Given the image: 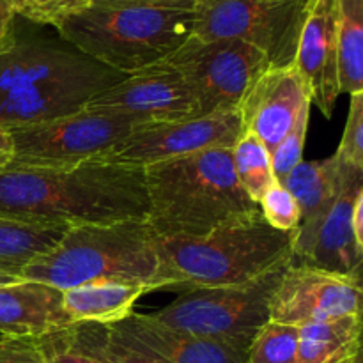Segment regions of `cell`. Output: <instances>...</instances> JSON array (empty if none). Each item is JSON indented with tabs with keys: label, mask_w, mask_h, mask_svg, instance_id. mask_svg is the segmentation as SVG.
<instances>
[{
	"label": "cell",
	"mask_w": 363,
	"mask_h": 363,
	"mask_svg": "<svg viewBox=\"0 0 363 363\" xmlns=\"http://www.w3.org/2000/svg\"><path fill=\"white\" fill-rule=\"evenodd\" d=\"M245 133L240 112L197 116L174 123L142 126L103 160L145 169L155 163L181 158L206 149L227 147Z\"/></svg>",
	"instance_id": "obj_11"
},
{
	"label": "cell",
	"mask_w": 363,
	"mask_h": 363,
	"mask_svg": "<svg viewBox=\"0 0 363 363\" xmlns=\"http://www.w3.org/2000/svg\"><path fill=\"white\" fill-rule=\"evenodd\" d=\"M147 220L155 238H201L259 211L238 183L230 149L215 147L144 169Z\"/></svg>",
	"instance_id": "obj_4"
},
{
	"label": "cell",
	"mask_w": 363,
	"mask_h": 363,
	"mask_svg": "<svg viewBox=\"0 0 363 363\" xmlns=\"http://www.w3.org/2000/svg\"><path fill=\"white\" fill-rule=\"evenodd\" d=\"M156 266L155 234L147 220L135 218L69 227L53 247L32 259L20 277L60 291L98 282L147 287Z\"/></svg>",
	"instance_id": "obj_5"
},
{
	"label": "cell",
	"mask_w": 363,
	"mask_h": 363,
	"mask_svg": "<svg viewBox=\"0 0 363 363\" xmlns=\"http://www.w3.org/2000/svg\"><path fill=\"white\" fill-rule=\"evenodd\" d=\"M362 354V314L298 328L296 363H351Z\"/></svg>",
	"instance_id": "obj_22"
},
{
	"label": "cell",
	"mask_w": 363,
	"mask_h": 363,
	"mask_svg": "<svg viewBox=\"0 0 363 363\" xmlns=\"http://www.w3.org/2000/svg\"><path fill=\"white\" fill-rule=\"evenodd\" d=\"M293 67L311 92L312 103L332 117L340 96L337 60V0H312L305 18Z\"/></svg>",
	"instance_id": "obj_15"
},
{
	"label": "cell",
	"mask_w": 363,
	"mask_h": 363,
	"mask_svg": "<svg viewBox=\"0 0 363 363\" xmlns=\"http://www.w3.org/2000/svg\"><path fill=\"white\" fill-rule=\"evenodd\" d=\"M69 325L57 287L25 279L0 287V337H41Z\"/></svg>",
	"instance_id": "obj_18"
},
{
	"label": "cell",
	"mask_w": 363,
	"mask_h": 363,
	"mask_svg": "<svg viewBox=\"0 0 363 363\" xmlns=\"http://www.w3.org/2000/svg\"><path fill=\"white\" fill-rule=\"evenodd\" d=\"M312 0H199L194 35L238 39L257 48L272 67L293 66Z\"/></svg>",
	"instance_id": "obj_8"
},
{
	"label": "cell",
	"mask_w": 363,
	"mask_h": 363,
	"mask_svg": "<svg viewBox=\"0 0 363 363\" xmlns=\"http://www.w3.org/2000/svg\"><path fill=\"white\" fill-rule=\"evenodd\" d=\"M195 18L197 0H92L57 30L74 50L130 77L179 50Z\"/></svg>",
	"instance_id": "obj_3"
},
{
	"label": "cell",
	"mask_w": 363,
	"mask_h": 363,
	"mask_svg": "<svg viewBox=\"0 0 363 363\" xmlns=\"http://www.w3.org/2000/svg\"><path fill=\"white\" fill-rule=\"evenodd\" d=\"M351 223H353V230L357 240L363 243V194H360L354 201L353 215H351Z\"/></svg>",
	"instance_id": "obj_36"
},
{
	"label": "cell",
	"mask_w": 363,
	"mask_h": 363,
	"mask_svg": "<svg viewBox=\"0 0 363 363\" xmlns=\"http://www.w3.org/2000/svg\"><path fill=\"white\" fill-rule=\"evenodd\" d=\"M145 216L138 167L98 158L73 170H0V218L69 229Z\"/></svg>",
	"instance_id": "obj_1"
},
{
	"label": "cell",
	"mask_w": 363,
	"mask_h": 363,
	"mask_svg": "<svg viewBox=\"0 0 363 363\" xmlns=\"http://www.w3.org/2000/svg\"><path fill=\"white\" fill-rule=\"evenodd\" d=\"M20 280H23V279H21L20 275H16V273L0 269V287L11 286V284H16V282H20Z\"/></svg>",
	"instance_id": "obj_37"
},
{
	"label": "cell",
	"mask_w": 363,
	"mask_h": 363,
	"mask_svg": "<svg viewBox=\"0 0 363 363\" xmlns=\"http://www.w3.org/2000/svg\"><path fill=\"white\" fill-rule=\"evenodd\" d=\"M311 105L307 84L293 66L268 67L248 89L238 112L243 130L272 152L301 119L311 117Z\"/></svg>",
	"instance_id": "obj_13"
},
{
	"label": "cell",
	"mask_w": 363,
	"mask_h": 363,
	"mask_svg": "<svg viewBox=\"0 0 363 363\" xmlns=\"http://www.w3.org/2000/svg\"><path fill=\"white\" fill-rule=\"evenodd\" d=\"M362 275H344L291 262L269 303V321L307 326L362 314Z\"/></svg>",
	"instance_id": "obj_10"
},
{
	"label": "cell",
	"mask_w": 363,
	"mask_h": 363,
	"mask_svg": "<svg viewBox=\"0 0 363 363\" xmlns=\"http://www.w3.org/2000/svg\"><path fill=\"white\" fill-rule=\"evenodd\" d=\"M308 119L305 117L294 126V130L269 152L272 156V169L275 179L282 181L293 169H296L303 162V144L308 130Z\"/></svg>",
	"instance_id": "obj_32"
},
{
	"label": "cell",
	"mask_w": 363,
	"mask_h": 363,
	"mask_svg": "<svg viewBox=\"0 0 363 363\" xmlns=\"http://www.w3.org/2000/svg\"><path fill=\"white\" fill-rule=\"evenodd\" d=\"M197 2H199V0H197Z\"/></svg>",
	"instance_id": "obj_39"
},
{
	"label": "cell",
	"mask_w": 363,
	"mask_h": 363,
	"mask_svg": "<svg viewBox=\"0 0 363 363\" xmlns=\"http://www.w3.org/2000/svg\"><path fill=\"white\" fill-rule=\"evenodd\" d=\"M351 363H362V354H358V357H357V358H354V360H353V362H351Z\"/></svg>",
	"instance_id": "obj_38"
},
{
	"label": "cell",
	"mask_w": 363,
	"mask_h": 363,
	"mask_svg": "<svg viewBox=\"0 0 363 363\" xmlns=\"http://www.w3.org/2000/svg\"><path fill=\"white\" fill-rule=\"evenodd\" d=\"M294 240L296 230L273 229L261 211L229 220L201 238H155L158 266L147 293L250 282L293 261Z\"/></svg>",
	"instance_id": "obj_2"
},
{
	"label": "cell",
	"mask_w": 363,
	"mask_h": 363,
	"mask_svg": "<svg viewBox=\"0 0 363 363\" xmlns=\"http://www.w3.org/2000/svg\"><path fill=\"white\" fill-rule=\"evenodd\" d=\"M14 20H16V16H14L7 0H0V50L7 48L16 39Z\"/></svg>",
	"instance_id": "obj_34"
},
{
	"label": "cell",
	"mask_w": 363,
	"mask_h": 363,
	"mask_svg": "<svg viewBox=\"0 0 363 363\" xmlns=\"http://www.w3.org/2000/svg\"><path fill=\"white\" fill-rule=\"evenodd\" d=\"M144 124L130 117L87 110L48 123L14 128L13 160L7 169L73 170L91 160L105 158Z\"/></svg>",
	"instance_id": "obj_7"
},
{
	"label": "cell",
	"mask_w": 363,
	"mask_h": 363,
	"mask_svg": "<svg viewBox=\"0 0 363 363\" xmlns=\"http://www.w3.org/2000/svg\"><path fill=\"white\" fill-rule=\"evenodd\" d=\"M14 145L11 131L0 126V170H6L9 167L11 160H13Z\"/></svg>",
	"instance_id": "obj_35"
},
{
	"label": "cell",
	"mask_w": 363,
	"mask_h": 363,
	"mask_svg": "<svg viewBox=\"0 0 363 363\" xmlns=\"http://www.w3.org/2000/svg\"><path fill=\"white\" fill-rule=\"evenodd\" d=\"M296 360L298 328L272 321L255 337L247 357V363H296Z\"/></svg>",
	"instance_id": "obj_28"
},
{
	"label": "cell",
	"mask_w": 363,
	"mask_h": 363,
	"mask_svg": "<svg viewBox=\"0 0 363 363\" xmlns=\"http://www.w3.org/2000/svg\"><path fill=\"white\" fill-rule=\"evenodd\" d=\"M190 85L201 116L238 112L248 89L269 66L254 46L238 39H199L191 35L162 60Z\"/></svg>",
	"instance_id": "obj_9"
},
{
	"label": "cell",
	"mask_w": 363,
	"mask_h": 363,
	"mask_svg": "<svg viewBox=\"0 0 363 363\" xmlns=\"http://www.w3.org/2000/svg\"><path fill=\"white\" fill-rule=\"evenodd\" d=\"M113 69L91 77L46 82L0 99V126L6 130L48 123L84 108L96 94L124 80Z\"/></svg>",
	"instance_id": "obj_17"
},
{
	"label": "cell",
	"mask_w": 363,
	"mask_h": 363,
	"mask_svg": "<svg viewBox=\"0 0 363 363\" xmlns=\"http://www.w3.org/2000/svg\"><path fill=\"white\" fill-rule=\"evenodd\" d=\"M350 113L346 128L335 151L337 162L351 169L363 170V92L350 96Z\"/></svg>",
	"instance_id": "obj_31"
},
{
	"label": "cell",
	"mask_w": 363,
	"mask_h": 363,
	"mask_svg": "<svg viewBox=\"0 0 363 363\" xmlns=\"http://www.w3.org/2000/svg\"><path fill=\"white\" fill-rule=\"evenodd\" d=\"M46 363H108L96 350L89 323L73 325L35 337Z\"/></svg>",
	"instance_id": "obj_26"
},
{
	"label": "cell",
	"mask_w": 363,
	"mask_h": 363,
	"mask_svg": "<svg viewBox=\"0 0 363 363\" xmlns=\"http://www.w3.org/2000/svg\"><path fill=\"white\" fill-rule=\"evenodd\" d=\"M85 108L130 117L144 126L201 116L199 101L190 85L165 64H156L130 74L119 84L96 94Z\"/></svg>",
	"instance_id": "obj_12"
},
{
	"label": "cell",
	"mask_w": 363,
	"mask_h": 363,
	"mask_svg": "<svg viewBox=\"0 0 363 363\" xmlns=\"http://www.w3.org/2000/svg\"><path fill=\"white\" fill-rule=\"evenodd\" d=\"M64 230L62 227L0 218V269L20 275L32 259L62 238Z\"/></svg>",
	"instance_id": "obj_24"
},
{
	"label": "cell",
	"mask_w": 363,
	"mask_h": 363,
	"mask_svg": "<svg viewBox=\"0 0 363 363\" xmlns=\"http://www.w3.org/2000/svg\"><path fill=\"white\" fill-rule=\"evenodd\" d=\"M113 326L126 332L169 363H247L248 353H241L202 337L177 332L152 319L151 314L133 312L123 321L113 323Z\"/></svg>",
	"instance_id": "obj_19"
},
{
	"label": "cell",
	"mask_w": 363,
	"mask_h": 363,
	"mask_svg": "<svg viewBox=\"0 0 363 363\" xmlns=\"http://www.w3.org/2000/svg\"><path fill=\"white\" fill-rule=\"evenodd\" d=\"M96 350L108 363H169L147 346L113 325L89 323Z\"/></svg>",
	"instance_id": "obj_27"
},
{
	"label": "cell",
	"mask_w": 363,
	"mask_h": 363,
	"mask_svg": "<svg viewBox=\"0 0 363 363\" xmlns=\"http://www.w3.org/2000/svg\"><path fill=\"white\" fill-rule=\"evenodd\" d=\"M363 194V174L347 181L315 225L298 229L293 262L344 275H360L363 243L351 223L354 201Z\"/></svg>",
	"instance_id": "obj_14"
},
{
	"label": "cell",
	"mask_w": 363,
	"mask_h": 363,
	"mask_svg": "<svg viewBox=\"0 0 363 363\" xmlns=\"http://www.w3.org/2000/svg\"><path fill=\"white\" fill-rule=\"evenodd\" d=\"M110 67L96 62L74 48L48 41L14 39L0 50V99L46 82L91 77Z\"/></svg>",
	"instance_id": "obj_16"
},
{
	"label": "cell",
	"mask_w": 363,
	"mask_h": 363,
	"mask_svg": "<svg viewBox=\"0 0 363 363\" xmlns=\"http://www.w3.org/2000/svg\"><path fill=\"white\" fill-rule=\"evenodd\" d=\"M340 94L363 92V0H337Z\"/></svg>",
	"instance_id": "obj_23"
},
{
	"label": "cell",
	"mask_w": 363,
	"mask_h": 363,
	"mask_svg": "<svg viewBox=\"0 0 363 363\" xmlns=\"http://www.w3.org/2000/svg\"><path fill=\"white\" fill-rule=\"evenodd\" d=\"M0 363H46L35 337H0Z\"/></svg>",
	"instance_id": "obj_33"
},
{
	"label": "cell",
	"mask_w": 363,
	"mask_h": 363,
	"mask_svg": "<svg viewBox=\"0 0 363 363\" xmlns=\"http://www.w3.org/2000/svg\"><path fill=\"white\" fill-rule=\"evenodd\" d=\"M234 174L245 194L257 204L259 199L277 183L272 169V156L259 138L245 131L230 149Z\"/></svg>",
	"instance_id": "obj_25"
},
{
	"label": "cell",
	"mask_w": 363,
	"mask_h": 363,
	"mask_svg": "<svg viewBox=\"0 0 363 363\" xmlns=\"http://www.w3.org/2000/svg\"><path fill=\"white\" fill-rule=\"evenodd\" d=\"M287 264L277 266L250 282L186 291L151 315L177 332L248 353L255 337L269 323L272 296Z\"/></svg>",
	"instance_id": "obj_6"
},
{
	"label": "cell",
	"mask_w": 363,
	"mask_h": 363,
	"mask_svg": "<svg viewBox=\"0 0 363 363\" xmlns=\"http://www.w3.org/2000/svg\"><path fill=\"white\" fill-rule=\"evenodd\" d=\"M91 2L92 0H7L14 16L55 28Z\"/></svg>",
	"instance_id": "obj_29"
},
{
	"label": "cell",
	"mask_w": 363,
	"mask_h": 363,
	"mask_svg": "<svg viewBox=\"0 0 363 363\" xmlns=\"http://www.w3.org/2000/svg\"><path fill=\"white\" fill-rule=\"evenodd\" d=\"M64 308L73 323L113 325L133 314L147 287L142 284L98 282L62 291Z\"/></svg>",
	"instance_id": "obj_21"
},
{
	"label": "cell",
	"mask_w": 363,
	"mask_h": 363,
	"mask_svg": "<svg viewBox=\"0 0 363 363\" xmlns=\"http://www.w3.org/2000/svg\"><path fill=\"white\" fill-rule=\"evenodd\" d=\"M259 211L269 227L282 233L298 230L301 223V211L296 199L286 186L277 181L257 202Z\"/></svg>",
	"instance_id": "obj_30"
},
{
	"label": "cell",
	"mask_w": 363,
	"mask_h": 363,
	"mask_svg": "<svg viewBox=\"0 0 363 363\" xmlns=\"http://www.w3.org/2000/svg\"><path fill=\"white\" fill-rule=\"evenodd\" d=\"M363 170L351 169L337 162L335 156L314 162H301L291 170L280 184L286 186L296 199L301 211V223L298 229H308L319 222L328 206L335 201L344 184Z\"/></svg>",
	"instance_id": "obj_20"
}]
</instances>
